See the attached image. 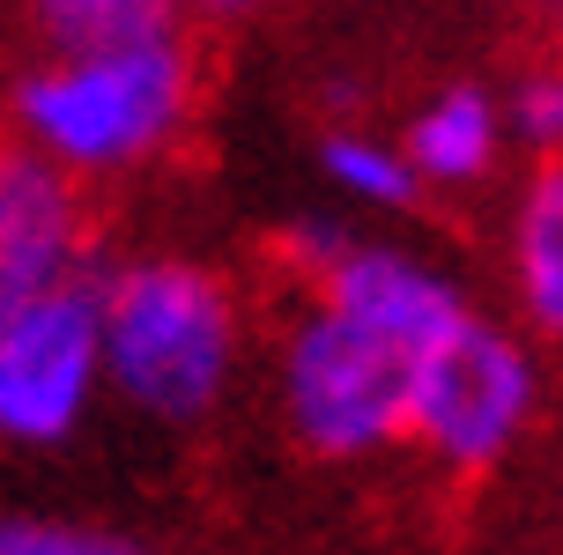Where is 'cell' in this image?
<instances>
[{
  "instance_id": "obj_1",
  "label": "cell",
  "mask_w": 563,
  "mask_h": 555,
  "mask_svg": "<svg viewBox=\"0 0 563 555\" xmlns=\"http://www.w3.org/2000/svg\"><path fill=\"white\" fill-rule=\"evenodd\" d=\"M200 119V53L178 23L112 37H67L8 89L15 148L53 164L67 186L141 178L186 148Z\"/></svg>"
},
{
  "instance_id": "obj_10",
  "label": "cell",
  "mask_w": 563,
  "mask_h": 555,
  "mask_svg": "<svg viewBox=\"0 0 563 555\" xmlns=\"http://www.w3.org/2000/svg\"><path fill=\"white\" fill-rule=\"evenodd\" d=\"M0 555H156L148 541L89 519H0Z\"/></svg>"
},
{
  "instance_id": "obj_11",
  "label": "cell",
  "mask_w": 563,
  "mask_h": 555,
  "mask_svg": "<svg viewBox=\"0 0 563 555\" xmlns=\"http://www.w3.org/2000/svg\"><path fill=\"white\" fill-rule=\"evenodd\" d=\"M30 8H37L53 45L112 37V30H141V23H178V0H30Z\"/></svg>"
},
{
  "instance_id": "obj_13",
  "label": "cell",
  "mask_w": 563,
  "mask_h": 555,
  "mask_svg": "<svg viewBox=\"0 0 563 555\" xmlns=\"http://www.w3.org/2000/svg\"><path fill=\"white\" fill-rule=\"evenodd\" d=\"M208 15H223V23H245V15H267V8H282V0H200Z\"/></svg>"
},
{
  "instance_id": "obj_6",
  "label": "cell",
  "mask_w": 563,
  "mask_h": 555,
  "mask_svg": "<svg viewBox=\"0 0 563 555\" xmlns=\"http://www.w3.org/2000/svg\"><path fill=\"white\" fill-rule=\"evenodd\" d=\"M82 252H89L82 186H67L30 148L0 141V311H15L53 281H75Z\"/></svg>"
},
{
  "instance_id": "obj_3",
  "label": "cell",
  "mask_w": 563,
  "mask_h": 555,
  "mask_svg": "<svg viewBox=\"0 0 563 555\" xmlns=\"http://www.w3.org/2000/svg\"><path fill=\"white\" fill-rule=\"evenodd\" d=\"M541 408H549V378H541L534 341L467 311L408 370L400 444H416L430 467L460 474V481H482L534 437Z\"/></svg>"
},
{
  "instance_id": "obj_2",
  "label": "cell",
  "mask_w": 563,
  "mask_h": 555,
  "mask_svg": "<svg viewBox=\"0 0 563 555\" xmlns=\"http://www.w3.org/2000/svg\"><path fill=\"white\" fill-rule=\"evenodd\" d=\"M97 297V348H104V392L148 422L194 430L230 400L245 370V304L208 259L194 252H141L119 259Z\"/></svg>"
},
{
  "instance_id": "obj_4",
  "label": "cell",
  "mask_w": 563,
  "mask_h": 555,
  "mask_svg": "<svg viewBox=\"0 0 563 555\" xmlns=\"http://www.w3.org/2000/svg\"><path fill=\"white\" fill-rule=\"evenodd\" d=\"M408 370H416V356L400 341L371 333L364 319L319 304L305 289V304L289 311L275 348L282 422L311 459H378L400 444Z\"/></svg>"
},
{
  "instance_id": "obj_8",
  "label": "cell",
  "mask_w": 563,
  "mask_h": 555,
  "mask_svg": "<svg viewBox=\"0 0 563 555\" xmlns=\"http://www.w3.org/2000/svg\"><path fill=\"white\" fill-rule=\"evenodd\" d=\"M511 289H519V311L534 333H563V178L556 170H534L527 193L511 208Z\"/></svg>"
},
{
  "instance_id": "obj_7",
  "label": "cell",
  "mask_w": 563,
  "mask_h": 555,
  "mask_svg": "<svg viewBox=\"0 0 563 555\" xmlns=\"http://www.w3.org/2000/svg\"><path fill=\"white\" fill-rule=\"evenodd\" d=\"M394 141H400V156H408V170H416V186H438V193H475V186H489L497 164H505V148H511L505 104H497L489 82L430 89Z\"/></svg>"
},
{
  "instance_id": "obj_5",
  "label": "cell",
  "mask_w": 563,
  "mask_h": 555,
  "mask_svg": "<svg viewBox=\"0 0 563 555\" xmlns=\"http://www.w3.org/2000/svg\"><path fill=\"white\" fill-rule=\"evenodd\" d=\"M97 400H104V348L82 275L0 311V444L53 452L97 415Z\"/></svg>"
},
{
  "instance_id": "obj_9",
  "label": "cell",
  "mask_w": 563,
  "mask_h": 555,
  "mask_svg": "<svg viewBox=\"0 0 563 555\" xmlns=\"http://www.w3.org/2000/svg\"><path fill=\"white\" fill-rule=\"evenodd\" d=\"M319 178L334 186V200L371 208V215H400L422 193L408 156H400V141L378 134V126H327V141H319Z\"/></svg>"
},
{
  "instance_id": "obj_12",
  "label": "cell",
  "mask_w": 563,
  "mask_h": 555,
  "mask_svg": "<svg viewBox=\"0 0 563 555\" xmlns=\"http://www.w3.org/2000/svg\"><path fill=\"white\" fill-rule=\"evenodd\" d=\"M497 104H505V134L527 141L534 156L563 141V75L556 67H527L511 89H497Z\"/></svg>"
}]
</instances>
